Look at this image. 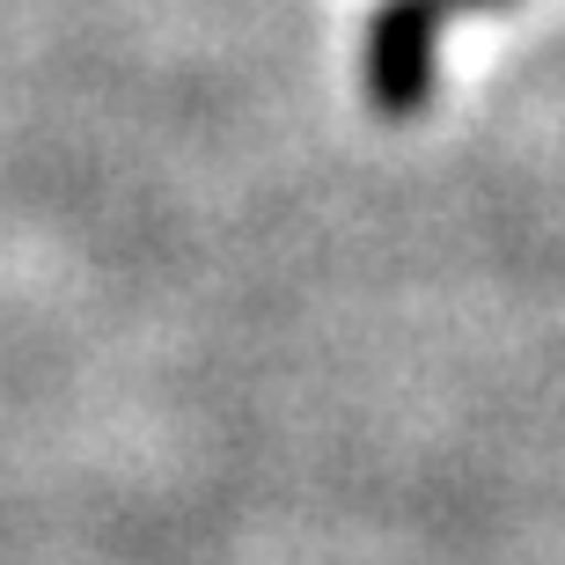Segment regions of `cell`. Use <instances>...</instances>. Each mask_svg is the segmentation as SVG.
Returning a JSON list of instances; mask_svg holds the SVG:
<instances>
[{"mask_svg": "<svg viewBox=\"0 0 565 565\" xmlns=\"http://www.w3.org/2000/svg\"><path fill=\"white\" fill-rule=\"evenodd\" d=\"M440 0H382L367 15V44H360V74H367V104L375 118H419L434 96L440 66Z\"/></svg>", "mask_w": 565, "mask_h": 565, "instance_id": "obj_1", "label": "cell"}, {"mask_svg": "<svg viewBox=\"0 0 565 565\" xmlns=\"http://www.w3.org/2000/svg\"><path fill=\"white\" fill-rule=\"evenodd\" d=\"M470 8H507V0H440V15H470Z\"/></svg>", "mask_w": 565, "mask_h": 565, "instance_id": "obj_2", "label": "cell"}]
</instances>
